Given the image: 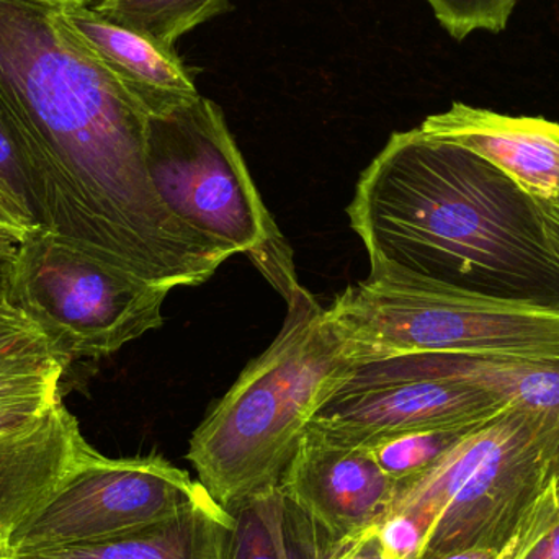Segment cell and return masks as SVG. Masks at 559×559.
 <instances>
[{
  "instance_id": "obj_23",
  "label": "cell",
  "mask_w": 559,
  "mask_h": 559,
  "mask_svg": "<svg viewBox=\"0 0 559 559\" xmlns=\"http://www.w3.org/2000/svg\"><path fill=\"white\" fill-rule=\"evenodd\" d=\"M332 559H393L384 548L378 527L368 528L364 534L345 542L344 547Z\"/></svg>"
},
{
  "instance_id": "obj_17",
  "label": "cell",
  "mask_w": 559,
  "mask_h": 559,
  "mask_svg": "<svg viewBox=\"0 0 559 559\" xmlns=\"http://www.w3.org/2000/svg\"><path fill=\"white\" fill-rule=\"evenodd\" d=\"M466 432L468 430L404 433L367 450L381 472L400 488L429 472Z\"/></svg>"
},
{
  "instance_id": "obj_24",
  "label": "cell",
  "mask_w": 559,
  "mask_h": 559,
  "mask_svg": "<svg viewBox=\"0 0 559 559\" xmlns=\"http://www.w3.org/2000/svg\"><path fill=\"white\" fill-rule=\"evenodd\" d=\"M514 559H559V514L538 531Z\"/></svg>"
},
{
  "instance_id": "obj_9",
  "label": "cell",
  "mask_w": 559,
  "mask_h": 559,
  "mask_svg": "<svg viewBox=\"0 0 559 559\" xmlns=\"http://www.w3.org/2000/svg\"><path fill=\"white\" fill-rule=\"evenodd\" d=\"M506 407L498 397L447 377L433 354L400 355L355 364L308 429L371 449L404 433L469 430Z\"/></svg>"
},
{
  "instance_id": "obj_6",
  "label": "cell",
  "mask_w": 559,
  "mask_h": 559,
  "mask_svg": "<svg viewBox=\"0 0 559 559\" xmlns=\"http://www.w3.org/2000/svg\"><path fill=\"white\" fill-rule=\"evenodd\" d=\"M146 164L176 218L219 248L249 255L285 299L299 286L292 251L215 102L200 95L147 117Z\"/></svg>"
},
{
  "instance_id": "obj_22",
  "label": "cell",
  "mask_w": 559,
  "mask_h": 559,
  "mask_svg": "<svg viewBox=\"0 0 559 559\" xmlns=\"http://www.w3.org/2000/svg\"><path fill=\"white\" fill-rule=\"evenodd\" d=\"M0 190L12 202H15L33 222L28 182L23 174L22 164H20L19 154H16V147L10 136L9 124H7L2 110H0Z\"/></svg>"
},
{
  "instance_id": "obj_29",
  "label": "cell",
  "mask_w": 559,
  "mask_h": 559,
  "mask_svg": "<svg viewBox=\"0 0 559 559\" xmlns=\"http://www.w3.org/2000/svg\"><path fill=\"white\" fill-rule=\"evenodd\" d=\"M555 491H557V499H558V502H559V473H558V476H557V481H555Z\"/></svg>"
},
{
  "instance_id": "obj_20",
  "label": "cell",
  "mask_w": 559,
  "mask_h": 559,
  "mask_svg": "<svg viewBox=\"0 0 559 559\" xmlns=\"http://www.w3.org/2000/svg\"><path fill=\"white\" fill-rule=\"evenodd\" d=\"M9 355H55L64 360L13 302L0 301V357Z\"/></svg>"
},
{
  "instance_id": "obj_28",
  "label": "cell",
  "mask_w": 559,
  "mask_h": 559,
  "mask_svg": "<svg viewBox=\"0 0 559 559\" xmlns=\"http://www.w3.org/2000/svg\"><path fill=\"white\" fill-rule=\"evenodd\" d=\"M20 239L7 229L0 228V254H13L19 248Z\"/></svg>"
},
{
  "instance_id": "obj_19",
  "label": "cell",
  "mask_w": 559,
  "mask_h": 559,
  "mask_svg": "<svg viewBox=\"0 0 559 559\" xmlns=\"http://www.w3.org/2000/svg\"><path fill=\"white\" fill-rule=\"evenodd\" d=\"M519 0H427L443 28L455 39L476 29L499 33L508 26Z\"/></svg>"
},
{
  "instance_id": "obj_21",
  "label": "cell",
  "mask_w": 559,
  "mask_h": 559,
  "mask_svg": "<svg viewBox=\"0 0 559 559\" xmlns=\"http://www.w3.org/2000/svg\"><path fill=\"white\" fill-rule=\"evenodd\" d=\"M559 514V502L555 485L545 492L544 498L535 506L519 534L509 542L502 550H489V548H475V550L455 551L433 559H514L515 555L524 548V545L537 534L538 531L550 524Z\"/></svg>"
},
{
  "instance_id": "obj_14",
  "label": "cell",
  "mask_w": 559,
  "mask_h": 559,
  "mask_svg": "<svg viewBox=\"0 0 559 559\" xmlns=\"http://www.w3.org/2000/svg\"><path fill=\"white\" fill-rule=\"evenodd\" d=\"M233 528V515L210 502L123 537L7 559H226Z\"/></svg>"
},
{
  "instance_id": "obj_12",
  "label": "cell",
  "mask_w": 559,
  "mask_h": 559,
  "mask_svg": "<svg viewBox=\"0 0 559 559\" xmlns=\"http://www.w3.org/2000/svg\"><path fill=\"white\" fill-rule=\"evenodd\" d=\"M419 130L478 154L534 200L559 197V123L453 104Z\"/></svg>"
},
{
  "instance_id": "obj_27",
  "label": "cell",
  "mask_w": 559,
  "mask_h": 559,
  "mask_svg": "<svg viewBox=\"0 0 559 559\" xmlns=\"http://www.w3.org/2000/svg\"><path fill=\"white\" fill-rule=\"evenodd\" d=\"M43 5L52 7V9H78V7H91L95 0H35Z\"/></svg>"
},
{
  "instance_id": "obj_1",
  "label": "cell",
  "mask_w": 559,
  "mask_h": 559,
  "mask_svg": "<svg viewBox=\"0 0 559 559\" xmlns=\"http://www.w3.org/2000/svg\"><path fill=\"white\" fill-rule=\"evenodd\" d=\"M0 110L38 228L170 292L235 255L166 209L147 170L150 115L59 9L0 0Z\"/></svg>"
},
{
  "instance_id": "obj_2",
  "label": "cell",
  "mask_w": 559,
  "mask_h": 559,
  "mask_svg": "<svg viewBox=\"0 0 559 559\" xmlns=\"http://www.w3.org/2000/svg\"><path fill=\"white\" fill-rule=\"evenodd\" d=\"M370 262L459 288L559 305V264L534 202L478 154L391 134L347 206Z\"/></svg>"
},
{
  "instance_id": "obj_5",
  "label": "cell",
  "mask_w": 559,
  "mask_h": 559,
  "mask_svg": "<svg viewBox=\"0 0 559 559\" xmlns=\"http://www.w3.org/2000/svg\"><path fill=\"white\" fill-rule=\"evenodd\" d=\"M328 312L357 364L411 354L559 364V305L472 292L381 262Z\"/></svg>"
},
{
  "instance_id": "obj_18",
  "label": "cell",
  "mask_w": 559,
  "mask_h": 559,
  "mask_svg": "<svg viewBox=\"0 0 559 559\" xmlns=\"http://www.w3.org/2000/svg\"><path fill=\"white\" fill-rule=\"evenodd\" d=\"M66 368L55 355L0 357V406L58 396Z\"/></svg>"
},
{
  "instance_id": "obj_13",
  "label": "cell",
  "mask_w": 559,
  "mask_h": 559,
  "mask_svg": "<svg viewBox=\"0 0 559 559\" xmlns=\"http://www.w3.org/2000/svg\"><path fill=\"white\" fill-rule=\"evenodd\" d=\"M59 15L150 117L167 114L200 97L193 75L176 51L110 22L92 7L62 9Z\"/></svg>"
},
{
  "instance_id": "obj_8",
  "label": "cell",
  "mask_w": 559,
  "mask_h": 559,
  "mask_svg": "<svg viewBox=\"0 0 559 559\" xmlns=\"http://www.w3.org/2000/svg\"><path fill=\"white\" fill-rule=\"evenodd\" d=\"M210 502L199 479L163 456L98 453L20 525L7 558L123 537Z\"/></svg>"
},
{
  "instance_id": "obj_4",
  "label": "cell",
  "mask_w": 559,
  "mask_h": 559,
  "mask_svg": "<svg viewBox=\"0 0 559 559\" xmlns=\"http://www.w3.org/2000/svg\"><path fill=\"white\" fill-rule=\"evenodd\" d=\"M558 473L559 414L508 406L468 430L429 472L400 486L388 514L419 525V559L502 550Z\"/></svg>"
},
{
  "instance_id": "obj_3",
  "label": "cell",
  "mask_w": 559,
  "mask_h": 559,
  "mask_svg": "<svg viewBox=\"0 0 559 559\" xmlns=\"http://www.w3.org/2000/svg\"><path fill=\"white\" fill-rule=\"evenodd\" d=\"M271 347L248 365L190 439L187 460L226 511L282 481L319 407L357 361L314 296L296 286Z\"/></svg>"
},
{
  "instance_id": "obj_26",
  "label": "cell",
  "mask_w": 559,
  "mask_h": 559,
  "mask_svg": "<svg viewBox=\"0 0 559 559\" xmlns=\"http://www.w3.org/2000/svg\"><path fill=\"white\" fill-rule=\"evenodd\" d=\"M0 228L15 235L20 242L25 236L36 228L35 223L26 216V213L9 199L5 193L0 190Z\"/></svg>"
},
{
  "instance_id": "obj_7",
  "label": "cell",
  "mask_w": 559,
  "mask_h": 559,
  "mask_svg": "<svg viewBox=\"0 0 559 559\" xmlns=\"http://www.w3.org/2000/svg\"><path fill=\"white\" fill-rule=\"evenodd\" d=\"M169 293L38 226L16 248L10 280L13 305L68 364L107 357L159 329Z\"/></svg>"
},
{
  "instance_id": "obj_15",
  "label": "cell",
  "mask_w": 559,
  "mask_h": 559,
  "mask_svg": "<svg viewBox=\"0 0 559 559\" xmlns=\"http://www.w3.org/2000/svg\"><path fill=\"white\" fill-rule=\"evenodd\" d=\"M235 519L226 559H332L335 542L275 488L258 492L233 509Z\"/></svg>"
},
{
  "instance_id": "obj_25",
  "label": "cell",
  "mask_w": 559,
  "mask_h": 559,
  "mask_svg": "<svg viewBox=\"0 0 559 559\" xmlns=\"http://www.w3.org/2000/svg\"><path fill=\"white\" fill-rule=\"evenodd\" d=\"M532 202L548 249L559 264V197L550 200L532 199Z\"/></svg>"
},
{
  "instance_id": "obj_10",
  "label": "cell",
  "mask_w": 559,
  "mask_h": 559,
  "mask_svg": "<svg viewBox=\"0 0 559 559\" xmlns=\"http://www.w3.org/2000/svg\"><path fill=\"white\" fill-rule=\"evenodd\" d=\"M97 455L61 394L0 406V559L20 525Z\"/></svg>"
},
{
  "instance_id": "obj_16",
  "label": "cell",
  "mask_w": 559,
  "mask_h": 559,
  "mask_svg": "<svg viewBox=\"0 0 559 559\" xmlns=\"http://www.w3.org/2000/svg\"><path fill=\"white\" fill-rule=\"evenodd\" d=\"M229 7L231 0H100L92 9L174 51L183 35Z\"/></svg>"
},
{
  "instance_id": "obj_11",
  "label": "cell",
  "mask_w": 559,
  "mask_h": 559,
  "mask_svg": "<svg viewBox=\"0 0 559 559\" xmlns=\"http://www.w3.org/2000/svg\"><path fill=\"white\" fill-rule=\"evenodd\" d=\"M278 486L335 542L377 527L397 489L370 450L335 442L312 429L306 430Z\"/></svg>"
}]
</instances>
